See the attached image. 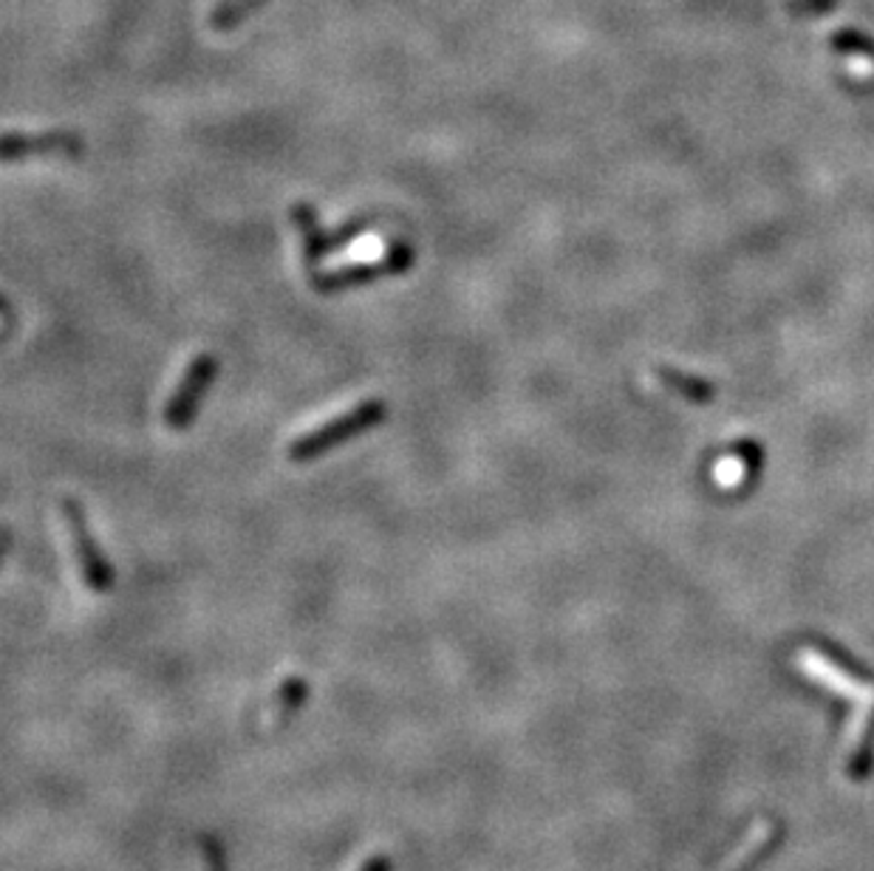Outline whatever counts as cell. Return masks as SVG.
<instances>
[{"instance_id": "1", "label": "cell", "mask_w": 874, "mask_h": 871, "mask_svg": "<svg viewBox=\"0 0 874 871\" xmlns=\"http://www.w3.org/2000/svg\"><path fill=\"white\" fill-rule=\"evenodd\" d=\"M799 663L810 677L815 673L833 691L847 693L852 702L858 699L863 705V711L854 719V741L847 761L849 778L863 781L874 767V679L863 671L861 665L849 663V657H843L838 651L818 648V645H804Z\"/></svg>"}, {"instance_id": "2", "label": "cell", "mask_w": 874, "mask_h": 871, "mask_svg": "<svg viewBox=\"0 0 874 871\" xmlns=\"http://www.w3.org/2000/svg\"><path fill=\"white\" fill-rule=\"evenodd\" d=\"M385 419H388V402L385 399L357 402L355 408L346 410L343 416H334V419L323 422L320 428L306 430L303 436H298V439L286 448L289 462L295 464L314 462V458L332 453L334 448H343V444L357 439V436L374 430L376 425H382Z\"/></svg>"}, {"instance_id": "3", "label": "cell", "mask_w": 874, "mask_h": 871, "mask_svg": "<svg viewBox=\"0 0 874 871\" xmlns=\"http://www.w3.org/2000/svg\"><path fill=\"white\" fill-rule=\"evenodd\" d=\"M417 263V252L410 247L408 241H394L391 249L385 252V258L380 261H368V263H348L343 270H332V272H314L309 275V284H312L314 291L320 295H334V291H348V289H360V286L376 284L382 277H394V275H405Z\"/></svg>"}, {"instance_id": "4", "label": "cell", "mask_w": 874, "mask_h": 871, "mask_svg": "<svg viewBox=\"0 0 874 871\" xmlns=\"http://www.w3.org/2000/svg\"><path fill=\"white\" fill-rule=\"evenodd\" d=\"M291 222H295V227H298L300 232V249H303L306 272L314 275L323 258L340 252V249L348 247L355 238H360L362 232L374 224V218H371V215H362V218H351V222L343 224V227L326 232L323 224H320L318 210H314L312 204H306V201H298V204L291 207Z\"/></svg>"}, {"instance_id": "5", "label": "cell", "mask_w": 874, "mask_h": 871, "mask_svg": "<svg viewBox=\"0 0 874 871\" xmlns=\"http://www.w3.org/2000/svg\"><path fill=\"white\" fill-rule=\"evenodd\" d=\"M60 512H63L65 529H69L71 547H74V558L76 566H80V574H83V583L91 592L103 595V592H108L117 583L113 563L99 549L97 538L91 533L88 518H85V510L80 506L76 498H63L60 501Z\"/></svg>"}, {"instance_id": "6", "label": "cell", "mask_w": 874, "mask_h": 871, "mask_svg": "<svg viewBox=\"0 0 874 871\" xmlns=\"http://www.w3.org/2000/svg\"><path fill=\"white\" fill-rule=\"evenodd\" d=\"M218 360L213 354H199L188 366L184 377L179 380V387L165 405V425L170 430H188L195 422V416L202 410V402L207 399L209 387L216 382Z\"/></svg>"}, {"instance_id": "7", "label": "cell", "mask_w": 874, "mask_h": 871, "mask_svg": "<svg viewBox=\"0 0 874 871\" xmlns=\"http://www.w3.org/2000/svg\"><path fill=\"white\" fill-rule=\"evenodd\" d=\"M85 142L74 131L0 133V162H23L32 156H80Z\"/></svg>"}, {"instance_id": "8", "label": "cell", "mask_w": 874, "mask_h": 871, "mask_svg": "<svg viewBox=\"0 0 874 871\" xmlns=\"http://www.w3.org/2000/svg\"><path fill=\"white\" fill-rule=\"evenodd\" d=\"M758 464V450L756 448H735L725 453L719 462L714 464V485L719 490H742L750 481L753 470Z\"/></svg>"}, {"instance_id": "9", "label": "cell", "mask_w": 874, "mask_h": 871, "mask_svg": "<svg viewBox=\"0 0 874 871\" xmlns=\"http://www.w3.org/2000/svg\"><path fill=\"white\" fill-rule=\"evenodd\" d=\"M306 699H309V682L303 677H286L272 702V725L280 727L295 719L303 711Z\"/></svg>"}, {"instance_id": "10", "label": "cell", "mask_w": 874, "mask_h": 871, "mask_svg": "<svg viewBox=\"0 0 874 871\" xmlns=\"http://www.w3.org/2000/svg\"><path fill=\"white\" fill-rule=\"evenodd\" d=\"M778 844H781V826L762 823L756 837H753V844L747 846V851H742V858L735 860L728 871H756L778 849Z\"/></svg>"}, {"instance_id": "11", "label": "cell", "mask_w": 874, "mask_h": 871, "mask_svg": "<svg viewBox=\"0 0 874 871\" xmlns=\"http://www.w3.org/2000/svg\"><path fill=\"white\" fill-rule=\"evenodd\" d=\"M657 380L668 387V391H677L680 396L691 402H710L714 399V387L708 382H699L694 377H685L680 371H659Z\"/></svg>"}, {"instance_id": "12", "label": "cell", "mask_w": 874, "mask_h": 871, "mask_svg": "<svg viewBox=\"0 0 874 871\" xmlns=\"http://www.w3.org/2000/svg\"><path fill=\"white\" fill-rule=\"evenodd\" d=\"M258 0H224L222 7L213 12V17H209V26L216 28V32H227V28H236L238 23L247 17V14L255 9Z\"/></svg>"}, {"instance_id": "13", "label": "cell", "mask_w": 874, "mask_h": 871, "mask_svg": "<svg viewBox=\"0 0 874 871\" xmlns=\"http://www.w3.org/2000/svg\"><path fill=\"white\" fill-rule=\"evenodd\" d=\"M199 849H202L204 869L207 871H229L227 863V849L216 835H202L199 837Z\"/></svg>"}, {"instance_id": "14", "label": "cell", "mask_w": 874, "mask_h": 871, "mask_svg": "<svg viewBox=\"0 0 874 871\" xmlns=\"http://www.w3.org/2000/svg\"><path fill=\"white\" fill-rule=\"evenodd\" d=\"M849 74L858 76V80H874V60H869L866 55H858V60L849 62Z\"/></svg>"}, {"instance_id": "15", "label": "cell", "mask_w": 874, "mask_h": 871, "mask_svg": "<svg viewBox=\"0 0 874 871\" xmlns=\"http://www.w3.org/2000/svg\"><path fill=\"white\" fill-rule=\"evenodd\" d=\"M360 871H394V860L388 855H374Z\"/></svg>"}, {"instance_id": "16", "label": "cell", "mask_w": 874, "mask_h": 871, "mask_svg": "<svg viewBox=\"0 0 874 871\" xmlns=\"http://www.w3.org/2000/svg\"><path fill=\"white\" fill-rule=\"evenodd\" d=\"M792 9H806V12H818V9H829L833 0H790Z\"/></svg>"}, {"instance_id": "17", "label": "cell", "mask_w": 874, "mask_h": 871, "mask_svg": "<svg viewBox=\"0 0 874 871\" xmlns=\"http://www.w3.org/2000/svg\"><path fill=\"white\" fill-rule=\"evenodd\" d=\"M9 547H12V533H9V529H0V563L7 560Z\"/></svg>"}, {"instance_id": "18", "label": "cell", "mask_w": 874, "mask_h": 871, "mask_svg": "<svg viewBox=\"0 0 874 871\" xmlns=\"http://www.w3.org/2000/svg\"><path fill=\"white\" fill-rule=\"evenodd\" d=\"M0 309H7V300H3V298H0Z\"/></svg>"}]
</instances>
